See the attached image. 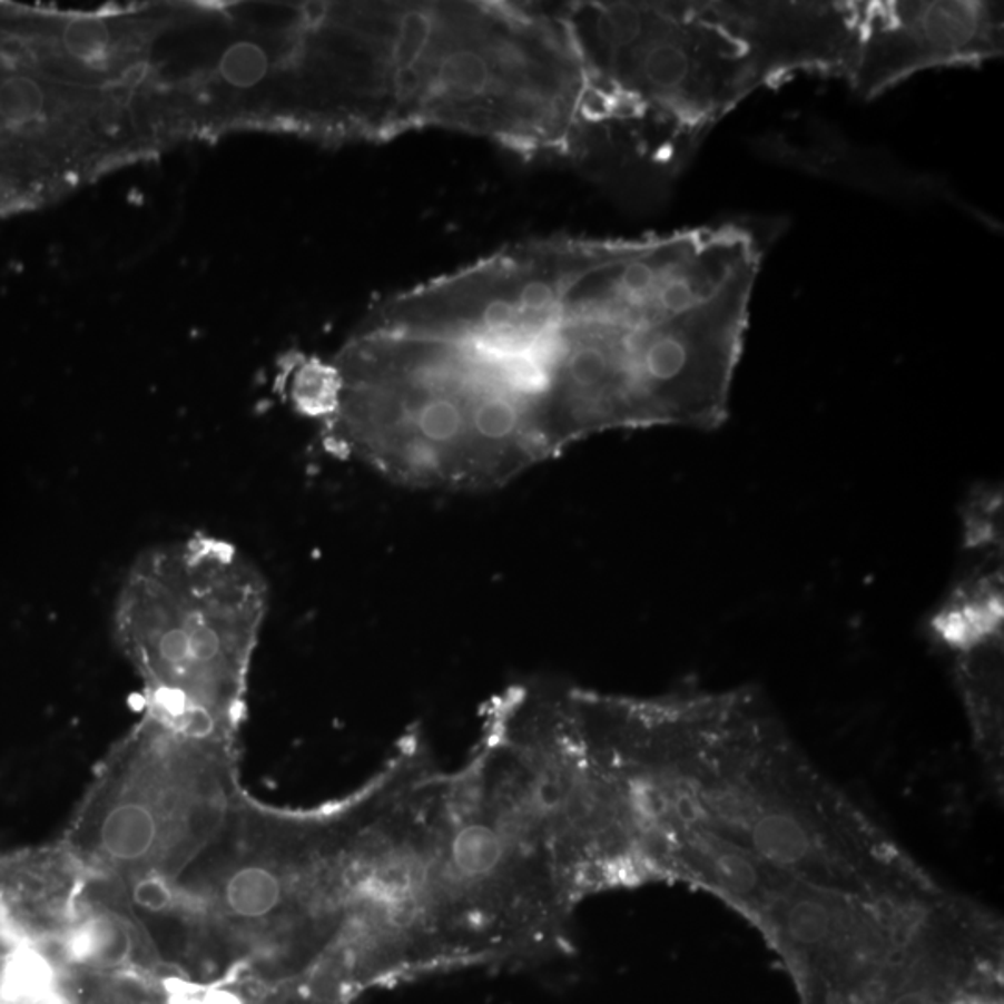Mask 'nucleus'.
<instances>
[{
	"mask_svg": "<svg viewBox=\"0 0 1004 1004\" xmlns=\"http://www.w3.org/2000/svg\"><path fill=\"white\" fill-rule=\"evenodd\" d=\"M598 731L643 884L683 882L759 928L800 892H875L908 865L756 692L607 696Z\"/></svg>",
	"mask_w": 1004,
	"mask_h": 1004,
	"instance_id": "nucleus-1",
	"label": "nucleus"
},
{
	"mask_svg": "<svg viewBox=\"0 0 1004 1004\" xmlns=\"http://www.w3.org/2000/svg\"><path fill=\"white\" fill-rule=\"evenodd\" d=\"M761 266L756 235L553 237L485 257L491 305L543 384L557 452L620 429H717Z\"/></svg>",
	"mask_w": 1004,
	"mask_h": 1004,
	"instance_id": "nucleus-2",
	"label": "nucleus"
},
{
	"mask_svg": "<svg viewBox=\"0 0 1004 1004\" xmlns=\"http://www.w3.org/2000/svg\"><path fill=\"white\" fill-rule=\"evenodd\" d=\"M582 96L557 7L352 2L311 13L304 97L313 136L456 130L526 157L573 160Z\"/></svg>",
	"mask_w": 1004,
	"mask_h": 1004,
	"instance_id": "nucleus-3",
	"label": "nucleus"
},
{
	"mask_svg": "<svg viewBox=\"0 0 1004 1004\" xmlns=\"http://www.w3.org/2000/svg\"><path fill=\"white\" fill-rule=\"evenodd\" d=\"M584 96L577 164L623 190L665 187L739 102L800 73L847 79L859 2L557 4Z\"/></svg>",
	"mask_w": 1004,
	"mask_h": 1004,
	"instance_id": "nucleus-4",
	"label": "nucleus"
},
{
	"mask_svg": "<svg viewBox=\"0 0 1004 1004\" xmlns=\"http://www.w3.org/2000/svg\"><path fill=\"white\" fill-rule=\"evenodd\" d=\"M294 380L327 451L395 484L490 491L559 456L537 371L480 341L365 321Z\"/></svg>",
	"mask_w": 1004,
	"mask_h": 1004,
	"instance_id": "nucleus-5",
	"label": "nucleus"
},
{
	"mask_svg": "<svg viewBox=\"0 0 1004 1004\" xmlns=\"http://www.w3.org/2000/svg\"><path fill=\"white\" fill-rule=\"evenodd\" d=\"M114 637L140 676L147 712L233 739L268 612V584L235 543L190 534L144 549L112 607Z\"/></svg>",
	"mask_w": 1004,
	"mask_h": 1004,
	"instance_id": "nucleus-6",
	"label": "nucleus"
},
{
	"mask_svg": "<svg viewBox=\"0 0 1004 1004\" xmlns=\"http://www.w3.org/2000/svg\"><path fill=\"white\" fill-rule=\"evenodd\" d=\"M229 746L146 712L80 813L75 858L110 878L176 880L232 818Z\"/></svg>",
	"mask_w": 1004,
	"mask_h": 1004,
	"instance_id": "nucleus-7",
	"label": "nucleus"
},
{
	"mask_svg": "<svg viewBox=\"0 0 1004 1004\" xmlns=\"http://www.w3.org/2000/svg\"><path fill=\"white\" fill-rule=\"evenodd\" d=\"M1003 30L1001 2H862L856 51L845 80L854 93L873 99L921 71L1001 57Z\"/></svg>",
	"mask_w": 1004,
	"mask_h": 1004,
	"instance_id": "nucleus-8",
	"label": "nucleus"
},
{
	"mask_svg": "<svg viewBox=\"0 0 1004 1004\" xmlns=\"http://www.w3.org/2000/svg\"><path fill=\"white\" fill-rule=\"evenodd\" d=\"M956 657V679L964 696L973 740L993 784L1003 776V638L965 649Z\"/></svg>",
	"mask_w": 1004,
	"mask_h": 1004,
	"instance_id": "nucleus-9",
	"label": "nucleus"
},
{
	"mask_svg": "<svg viewBox=\"0 0 1004 1004\" xmlns=\"http://www.w3.org/2000/svg\"><path fill=\"white\" fill-rule=\"evenodd\" d=\"M47 93L29 75H8L0 80V121L21 129L40 121L46 114Z\"/></svg>",
	"mask_w": 1004,
	"mask_h": 1004,
	"instance_id": "nucleus-10",
	"label": "nucleus"
}]
</instances>
